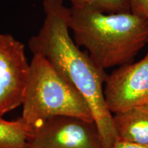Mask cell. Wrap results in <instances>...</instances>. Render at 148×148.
Wrapping results in <instances>:
<instances>
[{"instance_id":"cell-1","label":"cell","mask_w":148,"mask_h":148,"mask_svg":"<svg viewBox=\"0 0 148 148\" xmlns=\"http://www.w3.org/2000/svg\"><path fill=\"white\" fill-rule=\"evenodd\" d=\"M45 18L40 29L28 40L33 55H40L84 98L91 112L103 148L118 139L113 115L107 107L103 86L105 70L98 66L86 51L79 49L70 32V8L62 0H44Z\"/></svg>"},{"instance_id":"cell-2","label":"cell","mask_w":148,"mask_h":148,"mask_svg":"<svg viewBox=\"0 0 148 148\" xmlns=\"http://www.w3.org/2000/svg\"><path fill=\"white\" fill-rule=\"evenodd\" d=\"M70 32L101 69L132 62L148 43L147 18L132 12L106 13L88 6L71 7Z\"/></svg>"},{"instance_id":"cell-3","label":"cell","mask_w":148,"mask_h":148,"mask_svg":"<svg viewBox=\"0 0 148 148\" xmlns=\"http://www.w3.org/2000/svg\"><path fill=\"white\" fill-rule=\"evenodd\" d=\"M21 117L32 130L46 120L69 116L94 123L82 96L40 55H33Z\"/></svg>"},{"instance_id":"cell-4","label":"cell","mask_w":148,"mask_h":148,"mask_svg":"<svg viewBox=\"0 0 148 148\" xmlns=\"http://www.w3.org/2000/svg\"><path fill=\"white\" fill-rule=\"evenodd\" d=\"M27 148H103L95 123L79 118L58 116L33 129Z\"/></svg>"},{"instance_id":"cell-5","label":"cell","mask_w":148,"mask_h":148,"mask_svg":"<svg viewBox=\"0 0 148 148\" xmlns=\"http://www.w3.org/2000/svg\"><path fill=\"white\" fill-rule=\"evenodd\" d=\"M103 94L112 114L148 103V51L140 60L119 66L107 75Z\"/></svg>"},{"instance_id":"cell-6","label":"cell","mask_w":148,"mask_h":148,"mask_svg":"<svg viewBox=\"0 0 148 148\" xmlns=\"http://www.w3.org/2000/svg\"><path fill=\"white\" fill-rule=\"evenodd\" d=\"M29 70L24 44L0 33V117L22 104Z\"/></svg>"},{"instance_id":"cell-7","label":"cell","mask_w":148,"mask_h":148,"mask_svg":"<svg viewBox=\"0 0 148 148\" xmlns=\"http://www.w3.org/2000/svg\"><path fill=\"white\" fill-rule=\"evenodd\" d=\"M112 115L118 139L148 145V103Z\"/></svg>"},{"instance_id":"cell-8","label":"cell","mask_w":148,"mask_h":148,"mask_svg":"<svg viewBox=\"0 0 148 148\" xmlns=\"http://www.w3.org/2000/svg\"><path fill=\"white\" fill-rule=\"evenodd\" d=\"M32 129L21 117L6 121L0 117V148H25Z\"/></svg>"},{"instance_id":"cell-9","label":"cell","mask_w":148,"mask_h":148,"mask_svg":"<svg viewBox=\"0 0 148 148\" xmlns=\"http://www.w3.org/2000/svg\"><path fill=\"white\" fill-rule=\"evenodd\" d=\"M71 7L88 6L106 13L131 12L128 0H67Z\"/></svg>"},{"instance_id":"cell-10","label":"cell","mask_w":148,"mask_h":148,"mask_svg":"<svg viewBox=\"0 0 148 148\" xmlns=\"http://www.w3.org/2000/svg\"><path fill=\"white\" fill-rule=\"evenodd\" d=\"M130 11L135 14L147 18L148 16V0H128Z\"/></svg>"},{"instance_id":"cell-11","label":"cell","mask_w":148,"mask_h":148,"mask_svg":"<svg viewBox=\"0 0 148 148\" xmlns=\"http://www.w3.org/2000/svg\"><path fill=\"white\" fill-rule=\"evenodd\" d=\"M109 148H148V145H141L117 139Z\"/></svg>"},{"instance_id":"cell-12","label":"cell","mask_w":148,"mask_h":148,"mask_svg":"<svg viewBox=\"0 0 148 148\" xmlns=\"http://www.w3.org/2000/svg\"><path fill=\"white\" fill-rule=\"evenodd\" d=\"M147 21H148V16H147ZM147 47H148V43H147Z\"/></svg>"},{"instance_id":"cell-13","label":"cell","mask_w":148,"mask_h":148,"mask_svg":"<svg viewBox=\"0 0 148 148\" xmlns=\"http://www.w3.org/2000/svg\"><path fill=\"white\" fill-rule=\"evenodd\" d=\"M25 148H27V147H25Z\"/></svg>"}]
</instances>
